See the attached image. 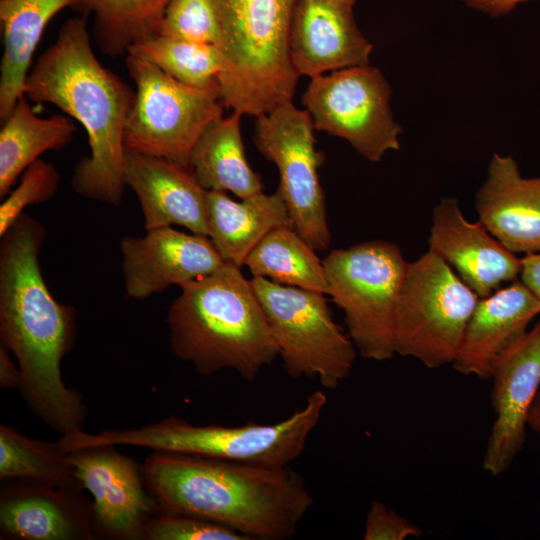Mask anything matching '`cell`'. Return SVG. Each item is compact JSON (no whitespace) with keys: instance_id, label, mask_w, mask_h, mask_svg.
Here are the masks:
<instances>
[{"instance_id":"1","label":"cell","mask_w":540,"mask_h":540,"mask_svg":"<svg viewBox=\"0 0 540 540\" xmlns=\"http://www.w3.org/2000/svg\"><path fill=\"white\" fill-rule=\"evenodd\" d=\"M45 236L42 223L23 213L1 237L0 339L17 361L18 388L31 411L65 435L82 429L86 407L62 379V359L75 344L76 310L59 303L42 276Z\"/></svg>"},{"instance_id":"2","label":"cell","mask_w":540,"mask_h":540,"mask_svg":"<svg viewBox=\"0 0 540 540\" xmlns=\"http://www.w3.org/2000/svg\"><path fill=\"white\" fill-rule=\"evenodd\" d=\"M24 95L57 106L84 127L90 154L76 164L72 187L86 198L119 206L127 187L124 130L135 92L97 59L85 16L62 25L29 72Z\"/></svg>"},{"instance_id":"3","label":"cell","mask_w":540,"mask_h":540,"mask_svg":"<svg viewBox=\"0 0 540 540\" xmlns=\"http://www.w3.org/2000/svg\"><path fill=\"white\" fill-rule=\"evenodd\" d=\"M141 471L157 509L198 515L248 540L293 537L313 504L303 477L289 467L155 451Z\"/></svg>"},{"instance_id":"4","label":"cell","mask_w":540,"mask_h":540,"mask_svg":"<svg viewBox=\"0 0 540 540\" xmlns=\"http://www.w3.org/2000/svg\"><path fill=\"white\" fill-rule=\"evenodd\" d=\"M180 288L167 316L170 348L200 375L231 369L252 382L279 357L269 322L241 268L226 264Z\"/></svg>"},{"instance_id":"5","label":"cell","mask_w":540,"mask_h":540,"mask_svg":"<svg viewBox=\"0 0 540 540\" xmlns=\"http://www.w3.org/2000/svg\"><path fill=\"white\" fill-rule=\"evenodd\" d=\"M326 404V394L317 390L307 397L300 409L276 423L194 425L170 416L139 428L99 433L75 430L62 435L58 443L67 453L95 446L130 445L154 451L284 468L304 451Z\"/></svg>"},{"instance_id":"6","label":"cell","mask_w":540,"mask_h":540,"mask_svg":"<svg viewBox=\"0 0 540 540\" xmlns=\"http://www.w3.org/2000/svg\"><path fill=\"white\" fill-rule=\"evenodd\" d=\"M226 67L218 77L225 108L257 117L292 101L299 76L289 56L298 0H212Z\"/></svg>"},{"instance_id":"7","label":"cell","mask_w":540,"mask_h":540,"mask_svg":"<svg viewBox=\"0 0 540 540\" xmlns=\"http://www.w3.org/2000/svg\"><path fill=\"white\" fill-rule=\"evenodd\" d=\"M407 264L398 245L384 240L335 249L323 260L327 295L342 309L363 358L385 361L396 354L395 313Z\"/></svg>"},{"instance_id":"8","label":"cell","mask_w":540,"mask_h":540,"mask_svg":"<svg viewBox=\"0 0 540 540\" xmlns=\"http://www.w3.org/2000/svg\"><path fill=\"white\" fill-rule=\"evenodd\" d=\"M478 300L432 251L408 262L395 313L396 354L433 369L452 364Z\"/></svg>"},{"instance_id":"9","label":"cell","mask_w":540,"mask_h":540,"mask_svg":"<svg viewBox=\"0 0 540 540\" xmlns=\"http://www.w3.org/2000/svg\"><path fill=\"white\" fill-rule=\"evenodd\" d=\"M251 283L287 375L337 388L350 375L358 352L334 321L326 294L260 277H253Z\"/></svg>"},{"instance_id":"10","label":"cell","mask_w":540,"mask_h":540,"mask_svg":"<svg viewBox=\"0 0 540 540\" xmlns=\"http://www.w3.org/2000/svg\"><path fill=\"white\" fill-rule=\"evenodd\" d=\"M125 63L136 86L124 130L125 148L186 168L204 129L223 117L218 81L193 87L132 55H126Z\"/></svg>"},{"instance_id":"11","label":"cell","mask_w":540,"mask_h":540,"mask_svg":"<svg viewBox=\"0 0 540 540\" xmlns=\"http://www.w3.org/2000/svg\"><path fill=\"white\" fill-rule=\"evenodd\" d=\"M255 118L253 143L278 169L293 227L316 251L327 250L331 234L319 176L324 153L316 147L310 114L288 101Z\"/></svg>"},{"instance_id":"12","label":"cell","mask_w":540,"mask_h":540,"mask_svg":"<svg viewBox=\"0 0 540 540\" xmlns=\"http://www.w3.org/2000/svg\"><path fill=\"white\" fill-rule=\"evenodd\" d=\"M391 88L381 71L368 65L310 78L302 105L314 127L346 140L371 162L398 150L402 132L389 105Z\"/></svg>"},{"instance_id":"13","label":"cell","mask_w":540,"mask_h":540,"mask_svg":"<svg viewBox=\"0 0 540 540\" xmlns=\"http://www.w3.org/2000/svg\"><path fill=\"white\" fill-rule=\"evenodd\" d=\"M116 446H95L69 453L75 475L93 496L94 530L117 539H144V526L157 511L141 466Z\"/></svg>"},{"instance_id":"14","label":"cell","mask_w":540,"mask_h":540,"mask_svg":"<svg viewBox=\"0 0 540 540\" xmlns=\"http://www.w3.org/2000/svg\"><path fill=\"white\" fill-rule=\"evenodd\" d=\"M125 295L144 300L172 285L184 286L226 265L207 236L172 226L146 230L120 241Z\"/></svg>"},{"instance_id":"15","label":"cell","mask_w":540,"mask_h":540,"mask_svg":"<svg viewBox=\"0 0 540 540\" xmlns=\"http://www.w3.org/2000/svg\"><path fill=\"white\" fill-rule=\"evenodd\" d=\"M491 379L496 419L482 466L497 477L510 468L526 442L528 414L540 387V321L504 353Z\"/></svg>"},{"instance_id":"16","label":"cell","mask_w":540,"mask_h":540,"mask_svg":"<svg viewBox=\"0 0 540 540\" xmlns=\"http://www.w3.org/2000/svg\"><path fill=\"white\" fill-rule=\"evenodd\" d=\"M355 3L297 1L289 29V56L299 77L368 65L373 45L356 24Z\"/></svg>"},{"instance_id":"17","label":"cell","mask_w":540,"mask_h":540,"mask_svg":"<svg viewBox=\"0 0 540 540\" xmlns=\"http://www.w3.org/2000/svg\"><path fill=\"white\" fill-rule=\"evenodd\" d=\"M428 243L429 250L450 265L479 298L519 278L521 258L480 221H468L455 198H443L434 208Z\"/></svg>"},{"instance_id":"18","label":"cell","mask_w":540,"mask_h":540,"mask_svg":"<svg viewBox=\"0 0 540 540\" xmlns=\"http://www.w3.org/2000/svg\"><path fill=\"white\" fill-rule=\"evenodd\" d=\"M9 481L0 494L2 536L22 540L93 539L92 503L81 491L22 479Z\"/></svg>"},{"instance_id":"19","label":"cell","mask_w":540,"mask_h":540,"mask_svg":"<svg viewBox=\"0 0 540 540\" xmlns=\"http://www.w3.org/2000/svg\"><path fill=\"white\" fill-rule=\"evenodd\" d=\"M124 175L139 200L146 230L178 225L208 237L207 190L187 168L126 149Z\"/></svg>"},{"instance_id":"20","label":"cell","mask_w":540,"mask_h":540,"mask_svg":"<svg viewBox=\"0 0 540 540\" xmlns=\"http://www.w3.org/2000/svg\"><path fill=\"white\" fill-rule=\"evenodd\" d=\"M540 314V300L520 281L479 298L452 363L466 376L489 380L499 359Z\"/></svg>"},{"instance_id":"21","label":"cell","mask_w":540,"mask_h":540,"mask_svg":"<svg viewBox=\"0 0 540 540\" xmlns=\"http://www.w3.org/2000/svg\"><path fill=\"white\" fill-rule=\"evenodd\" d=\"M475 207L478 221L509 251L540 252V177L523 178L512 157L493 155Z\"/></svg>"},{"instance_id":"22","label":"cell","mask_w":540,"mask_h":540,"mask_svg":"<svg viewBox=\"0 0 540 540\" xmlns=\"http://www.w3.org/2000/svg\"><path fill=\"white\" fill-rule=\"evenodd\" d=\"M208 237L222 260L238 268L251 250L272 230L293 227L277 188L235 201L225 191L207 190Z\"/></svg>"},{"instance_id":"23","label":"cell","mask_w":540,"mask_h":540,"mask_svg":"<svg viewBox=\"0 0 540 540\" xmlns=\"http://www.w3.org/2000/svg\"><path fill=\"white\" fill-rule=\"evenodd\" d=\"M75 0H0L3 56L0 65V119L24 95L33 54L49 21Z\"/></svg>"},{"instance_id":"24","label":"cell","mask_w":540,"mask_h":540,"mask_svg":"<svg viewBox=\"0 0 540 540\" xmlns=\"http://www.w3.org/2000/svg\"><path fill=\"white\" fill-rule=\"evenodd\" d=\"M242 114L212 121L194 144L187 170L205 190L229 191L240 199L263 191L249 165L241 136Z\"/></svg>"},{"instance_id":"25","label":"cell","mask_w":540,"mask_h":540,"mask_svg":"<svg viewBox=\"0 0 540 540\" xmlns=\"http://www.w3.org/2000/svg\"><path fill=\"white\" fill-rule=\"evenodd\" d=\"M0 130V198L40 155L58 151L73 139L76 126L69 116L39 117L22 95L2 122Z\"/></svg>"},{"instance_id":"26","label":"cell","mask_w":540,"mask_h":540,"mask_svg":"<svg viewBox=\"0 0 540 540\" xmlns=\"http://www.w3.org/2000/svg\"><path fill=\"white\" fill-rule=\"evenodd\" d=\"M253 277L327 295V277L316 250L294 227L268 233L244 261Z\"/></svg>"},{"instance_id":"27","label":"cell","mask_w":540,"mask_h":540,"mask_svg":"<svg viewBox=\"0 0 540 540\" xmlns=\"http://www.w3.org/2000/svg\"><path fill=\"white\" fill-rule=\"evenodd\" d=\"M170 0H75L73 8L94 16V38L110 57L127 54L136 43L158 34Z\"/></svg>"},{"instance_id":"28","label":"cell","mask_w":540,"mask_h":540,"mask_svg":"<svg viewBox=\"0 0 540 540\" xmlns=\"http://www.w3.org/2000/svg\"><path fill=\"white\" fill-rule=\"evenodd\" d=\"M0 478L22 479L66 491H81L69 453L58 442L24 436L8 425H0Z\"/></svg>"},{"instance_id":"29","label":"cell","mask_w":540,"mask_h":540,"mask_svg":"<svg viewBox=\"0 0 540 540\" xmlns=\"http://www.w3.org/2000/svg\"><path fill=\"white\" fill-rule=\"evenodd\" d=\"M127 54L149 62L176 81L193 87H206L217 82L226 67L224 54L218 46L160 34L134 44Z\"/></svg>"},{"instance_id":"30","label":"cell","mask_w":540,"mask_h":540,"mask_svg":"<svg viewBox=\"0 0 540 540\" xmlns=\"http://www.w3.org/2000/svg\"><path fill=\"white\" fill-rule=\"evenodd\" d=\"M158 34L220 48L222 34L212 0H170Z\"/></svg>"},{"instance_id":"31","label":"cell","mask_w":540,"mask_h":540,"mask_svg":"<svg viewBox=\"0 0 540 540\" xmlns=\"http://www.w3.org/2000/svg\"><path fill=\"white\" fill-rule=\"evenodd\" d=\"M149 540H248L234 529L191 513L159 510L144 526Z\"/></svg>"},{"instance_id":"32","label":"cell","mask_w":540,"mask_h":540,"mask_svg":"<svg viewBox=\"0 0 540 540\" xmlns=\"http://www.w3.org/2000/svg\"><path fill=\"white\" fill-rule=\"evenodd\" d=\"M60 175L54 165L36 160L21 175L19 185L0 205V237L23 214L26 207L51 199L58 190Z\"/></svg>"},{"instance_id":"33","label":"cell","mask_w":540,"mask_h":540,"mask_svg":"<svg viewBox=\"0 0 540 540\" xmlns=\"http://www.w3.org/2000/svg\"><path fill=\"white\" fill-rule=\"evenodd\" d=\"M423 531L379 501H373L367 513L364 540H404L421 537Z\"/></svg>"},{"instance_id":"34","label":"cell","mask_w":540,"mask_h":540,"mask_svg":"<svg viewBox=\"0 0 540 540\" xmlns=\"http://www.w3.org/2000/svg\"><path fill=\"white\" fill-rule=\"evenodd\" d=\"M520 281L540 300V252L521 258Z\"/></svg>"},{"instance_id":"35","label":"cell","mask_w":540,"mask_h":540,"mask_svg":"<svg viewBox=\"0 0 540 540\" xmlns=\"http://www.w3.org/2000/svg\"><path fill=\"white\" fill-rule=\"evenodd\" d=\"M10 351L0 344V386L4 389L18 388L21 380V373Z\"/></svg>"},{"instance_id":"36","label":"cell","mask_w":540,"mask_h":540,"mask_svg":"<svg viewBox=\"0 0 540 540\" xmlns=\"http://www.w3.org/2000/svg\"><path fill=\"white\" fill-rule=\"evenodd\" d=\"M469 7L480 10L491 16L505 15L511 12L517 4L527 0H462Z\"/></svg>"},{"instance_id":"37","label":"cell","mask_w":540,"mask_h":540,"mask_svg":"<svg viewBox=\"0 0 540 540\" xmlns=\"http://www.w3.org/2000/svg\"><path fill=\"white\" fill-rule=\"evenodd\" d=\"M527 425L540 438V391H538L530 408Z\"/></svg>"}]
</instances>
